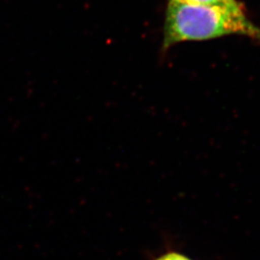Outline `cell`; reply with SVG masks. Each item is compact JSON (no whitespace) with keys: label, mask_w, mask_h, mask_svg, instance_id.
<instances>
[{"label":"cell","mask_w":260,"mask_h":260,"mask_svg":"<svg viewBox=\"0 0 260 260\" xmlns=\"http://www.w3.org/2000/svg\"><path fill=\"white\" fill-rule=\"evenodd\" d=\"M240 35L260 42V27L249 19L239 2L206 5L169 0L165 12L162 52L183 42Z\"/></svg>","instance_id":"obj_1"},{"label":"cell","mask_w":260,"mask_h":260,"mask_svg":"<svg viewBox=\"0 0 260 260\" xmlns=\"http://www.w3.org/2000/svg\"><path fill=\"white\" fill-rule=\"evenodd\" d=\"M192 3H199V4H206V5H231L237 3V0H181Z\"/></svg>","instance_id":"obj_2"},{"label":"cell","mask_w":260,"mask_h":260,"mask_svg":"<svg viewBox=\"0 0 260 260\" xmlns=\"http://www.w3.org/2000/svg\"><path fill=\"white\" fill-rule=\"evenodd\" d=\"M156 260H192L190 259L189 257H187L184 254H181L179 252H176V251H171L163 254L162 256H160L159 258Z\"/></svg>","instance_id":"obj_3"}]
</instances>
